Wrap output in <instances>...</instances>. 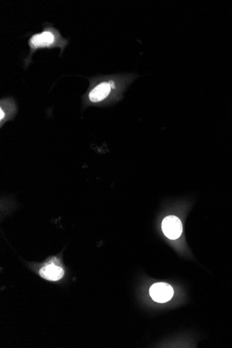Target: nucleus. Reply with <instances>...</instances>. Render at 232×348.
<instances>
[{
	"label": "nucleus",
	"instance_id": "f257e3e1",
	"mask_svg": "<svg viewBox=\"0 0 232 348\" xmlns=\"http://www.w3.org/2000/svg\"><path fill=\"white\" fill-rule=\"evenodd\" d=\"M165 236L170 240H176L180 237L183 231L182 222L175 215L165 217L161 224Z\"/></svg>",
	"mask_w": 232,
	"mask_h": 348
},
{
	"label": "nucleus",
	"instance_id": "f03ea898",
	"mask_svg": "<svg viewBox=\"0 0 232 348\" xmlns=\"http://www.w3.org/2000/svg\"><path fill=\"white\" fill-rule=\"evenodd\" d=\"M150 295L155 302L164 303L171 300L174 291L173 287L167 283H156L150 288Z\"/></svg>",
	"mask_w": 232,
	"mask_h": 348
},
{
	"label": "nucleus",
	"instance_id": "7ed1b4c3",
	"mask_svg": "<svg viewBox=\"0 0 232 348\" xmlns=\"http://www.w3.org/2000/svg\"><path fill=\"white\" fill-rule=\"evenodd\" d=\"M39 273L43 278L50 281H58L64 276L63 268L53 264H48L42 268Z\"/></svg>",
	"mask_w": 232,
	"mask_h": 348
},
{
	"label": "nucleus",
	"instance_id": "20e7f679",
	"mask_svg": "<svg viewBox=\"0 0 232 348\" xmlns=\"http://www.w3.org/2000/svg\"><path fill=\"white\" fill-rule=\"evenodd\" d=\"M110 92V86L108 83H101L90 91V100L92 102H99L106 98Z\"/></svg>",
	"mask_w": 232,
	"mask_h": 348
},
{
	"label": "nucleus",
	"instance_id": "39448f33",
	"mask_svg": "<svg viewBox=\"0 0 232 348\" xmlns=\"http://www.w3.org/2000/svg\"><path fill=\"white\" fill-rule=\"evenodd\" d=\"M54 36L50 32H45L41 34H36L30 40L31 45L33 48L48 46L53 43Z\"/></svg>",
	"mask_w": 232,
	"mask_h": 348
},
{
	"label": "nucleus",
	"instance_id": "423d86ee",
	"mask_svg": "<svg viewBox=\"0 0 232 348\" xmlns=\"http://www.w3.org/2000/svg\"><path fill=\"white\" fill-rule=\"evenodd\" d=\"M0 113H1V116H0V119H1V120H3L4 119V115H5V113H4L3 110L2 109V108L1 110H0Z\"/></svg>",
	"mask_w": 232,
	"mask_h": 348
},
{
	"label": "nucleus",
	"instance_id": "0eeeda50",
	"mask_svg": "<svg viewBox=\"0 0 232 348\" xmlns=\"http://www.w3.org/2000/svg\"><path fill=\"white\" fill-rule=\"evenodd\" d=\"M108 83H109V85H110V86H113H113H114V83H113V81H110L109 82H108Z\"/></svg>",
	"mask_w": 232,
	"mask_h": 348
}]
</instances>
